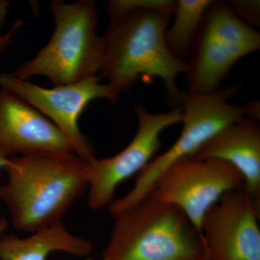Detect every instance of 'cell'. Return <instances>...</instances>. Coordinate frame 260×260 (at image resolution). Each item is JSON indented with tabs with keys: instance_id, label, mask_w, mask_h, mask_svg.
<instances>
[{
	"instance_id": "6",
	"label": "cell",
	"mask_w": 260,
	"mask_h": 260,
	"mask_svg": "<svg viewBox=\"0 0 260 260\" xmlns=\"http://www.w3.org/2000/svg\"><path fill=\"white\" fill-rule=\"evenodd\" d=\"M259 48V32L238 18L228 3L213 1L188 62L187 93L217 91L234 64Z\"/></svg>"
},
{
	"instance_id": "2",
	"label": "cell",
	"mask_w": 260,
	"mask_h": 260,
	"mask_svg": "<svg viewBox=\"0 0 260 260\" xmlns=\"http://www.w3.org/2000/svg\"><path fill=\"white\" fill-rule=\"evenodd\" d=\"M0 200L17 231L34 233L60 223L88 188L87 162L75 153H36L9 158Z\"/></svg>"
},
{
	"instance_id": "18",
	"label": "cell",
	"mask_w": 260,
	"mask_h": 260,
	"mask_svg": "<svg viewBox=\"0 0 260 260\" xmlns=\"http://www.w3.org/2000/svg\"><path fill=\"white\" fill-rule=\"evenodd\" d=\"M102 260H107V259H104V258H103V259Z\"/></svg>"
},
{
	"instance_id": "8",
	"label": "cell",
	"mask_w": 260,
	"mask_h": 260,
	"mask_svg": "<svg viewBox=\"0 0 260 260\" xmlns=\"http://www.w3.org/2000/svg\"><path fill=\"white\" fill-rule=\"evenodd\" d=\"M244 186L242 174L229 162L187 158L166 169L148 195L179 208L201 237L200 226L206 212L228 191Z\"/></svg>"
},
{
	"instance_id": "15",
	"label": "cell",
	"mask_w": 260,
	"mask_h": 260,
	"mask_svg": "<svg viewBox=\"0 0 260 260\" xmlns=\"http://www.w3.org/2000/svg\"><path fill=\"white\" fill-rule=\"evenodd\" d=\"M234 14L244 23L254 28L260 25L259 0H232L228 2Z\"/></svg>"
},
{
	"instance_id": "13",
	"label": "cell",
	"mask_w": 260,
	"mask_h": 260,
	"mask_svg": "<svg viewBox=\"0 0 260 260\" xmlns=\"http://www.w3.org/2000/svg\"><path fill=\"white\" fill-rule=\"evenodd\" d=\"M32 235L20 238L14 234L0 237L1 260H47L51 253L63 251L84 257L94 251L93 244L73 235L62 222L44 228Z\"/></svg>"
},
{
	"instance_id": "12",
	"label": "cell",
	"mask_w": 260,
	"mask_h": 260,
	"mask_svg": "<svg viewBox=\"0 0 260 260\" xmlns=\"http://www.w3.org/2000/svg\"><path fill=\"white\" fill-rule=\"evenodd\" d=\"M190 158L229 162L242 174L244 186L260 205V126L255 119L246 116L223 128Z\"/></svg>"
},
{
	"instance_id": "17",
	"label": "cell",
	"mask_w": 260,
	"mask_h": 260,
	"mask_svg": "<svg viewBox=\"0 0 260 260\" xmlns=\"http://www.w3.org/2000/svg\"><path fill=\"white\" fill-rule=\"evenodd\" d=\"M8 160H9V158L0 152V169H4L5 166L8 164ZM5 223H5L4 221H2L1 223H0V232H1L3 229H5V225H6Z\"/></svg>"
},
{
	"instance_id": "5",
	"label": "cell",
	"mask_w": 260,
	"mask_h": 260,
	"mask_svg": "<svg viewBox=\"0 0 260 260\" xmlns=\"http://www.w3.org/2000/svg\"><path fill=\"white\" fill-rule=\"evenodd\" d=\"M239 90L232 85L212 93L194 95L182 92V131L167 151L154 158L138 174L133 189L121 199L109 205L114 215L138 203L148 194L154 183L166 169L174 162L190 158L218 132L246 117L245 106L229 104V100Z\"/></svg>"
},
{
	"instance_id": "10",
	"label": "cell",
	"mask_w": 260,
	"mask_h": 260,
	"mask_svg": "<svg viewBox=\"0 0 260 260\" xmlns=\"http://www.w3.org/2000/svg\"><path fill=\"white\" fill-rule=\"evenodd\" d=\"M260 205L245 186L228 191L200 226L207 260H260Z\"/></svg>"
},
{
	"instance_id": "14",
	"label": "cell",
	"mask_w": 260,
	"mask_h": 260,
	"mask_svg": "<svg viewBox=\"0 0 260 260\" xmlns=\"http://www.w3.org/2000/svg\"><path fill=\"white\" fill-rule=\"evenodd\" d=\"M213 0H178L174 21L165 34L168 49L179 59L190 55L207 10Z\"/></svg>"
},
{
	"instance_id": "16",
	"label": "cell",
	"mask_w": 260,
	"mask_h": 260,
	"mask_svg": "<svg viewBox=\"0 0 260 260\" xmlns=\"http://www.w3.org/2000/svg\"><path fill=\"white\" fill-rule=\"evenodd\" d=\"M10 3L6 0H0V28L3 24L4 23L5 19L8 16V11H9ZM12 32L10 31L8 35L3 36L0 34V50L4 48L5 46L8 44Z\"/></svg>"
},
{
	"instance_id": "4",
	"label": "cell",
	"mask_w": 260,
	"mask_h": 260,
	"mask_svg": "<svg viewBox=\"0 0 260 260\" xmlns=\"http://www.w3.org/2000/svg\"><path fill=\"white\" fill-rule=\"evenodd\" d=\"M49 8L55 25L50 41L12 74L24 80L44 76L54 86L97 75L102 69L106 44L96 32L99 13L95 2L54 0Z\"/></svg>"
},
{
	"instance_id": "9",
	"label": "cell",
	"mask_w": 260,
	"mask_h": 260,
	"mask_svg": "<svg viewBox=\"0 0 260 260\" xmlns=\"http://www.w3.org/2000/svg\"><path fill=\"white\" fill-rule=\"evenodd\" d=\"M138 129L129 145L110 158H93L87 161L89 207L99 210L113 202L117 186L140 173L153 159L161 145L160 135L169 126L181 123L182 107L169 112L153 114L136 105Z\"/></svg>"
},
{
	"instance_id": "11",
	"label": "cell",
	"mask_w": 260,
	"mask_h": 260,
	"mask_svg": "<svg viewBox=\"0 0 260 260\" xmlns=\"http://www.w3.org/2000/svg\"><path fill=\"white\" fill-rule=\"evenodd\" d=\"M0 152L12 155L75 153L66 136L42 113L0 90Z\"/></svg>"
},
{
	"instance_id": "3",
	"label": "cell",
	"mask_w": 260,
	"mask_h": 260,
	"mask_svg": "<svg viewBox=\"0 0 260 260\" xmlns=\"http://www.w3.org/2000/svg\"><path fill=\"white\" fill-rule=\"evenodd\" d=\"M107 260H207L202 238L177 207L147 195L112 215Z\"/></svg>"
},
{
	"instance_id": "1",
	"label": "cell",
	"mask_w": 260,
	"mask_h": 260,
	"mask_svg": "<svg viewBox=\"0 0 260 260\" xmlns=\"http://www.w3.org/2000/svg\"><path fill=\"white\" fill-rule=\"evenodd\" d=\"M176 5L174 0L107 2L109 24L104 36L106 49L100 77L116 93L126 91L144 77L158 78L169 104L180 105L182 91L177 78L187 73L188 61L174 56L165 41Z\"/></svg>"
},
{
	"instance_id": "7",
	"label": "cell",
	"mask_w": 260,
	"mask_h": 260,
	"mask_svg": "<svg viewBox=\"0 0 260 260\" xmlns=\"http://www.w3.org/2000/svg\"><path fill=\"white\" fill-rule=\"evenodd\" d=\"M99 75L68 85L45 88L19 79L12 73H0L2 90L26 102L49 120L68 138L77 155L89 161L93 158V148L80 131L78 121L87 106L95 99H107L115 104L119 94Z\"/></svg>"
}]
</instances>
